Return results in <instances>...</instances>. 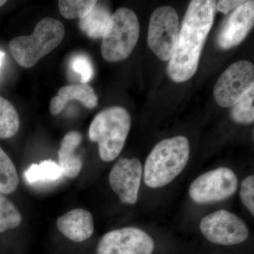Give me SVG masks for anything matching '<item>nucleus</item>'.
<instances>
[{"label":"nucleus","mask_w":254,"mask_h":254,"mask_svg":"<svg viewBox=\"0 0 254 254\" xmlns=\"http://www.w3.org/2000/svg\"><path fill=\"white\" fill-rule=\"evenodd\" d=\"M215 10V1H190L168 66L169 76L176 83L188 81L196 72L202 50L213 26Z\"/></svg>","instance_id":"nucleus-1"},{"label":"nucleus","mask_w":254,"mask_h":254,"mask_svg":"<svg viewBox=\"0 0 254 254\" xmlns=\"http://www.w3.org/2000/svg\"><path fill=\"white\" fill-rule=\"evenodd\" d=\"M18 183L19 180L14 163L0 147V193H13L17 189Z\"/></svg>","instance_id":"nucleus-19"},{"label":"nucleus","mask_w":254,"mask_h":254,"mask_svg":"<svg viewBox=\"0 0 254 254\" xmlns=\"http://www.w3.org/2000/svg\"><path fill=\"white\" fill-rule=\"evenodd\" d=\"M200 230L209 242L223 246L240 245L250 235L245 222L226 210H217L205 216L200 222Z\"/></svg>","instance_id":"nucleus-9"},{"label":"nucleus","mask_w":254,"mask_h":254,"mask_svg":"<svg viewBox=\"0 0 254 254\" xmlns=\"http://www.w3.org/2000/svg\"><path fill=\"white\" fill-rule=\"evenodd\" d=\"M71 100H77L89 109L95 108L98 103L94 89L88 83L68 85L62 87L58 95L50 101V113L53 115H59Z\"/></svg>","instance_id":"nucleus-14"},{"label":"nucleus","mask_w":254,"mask_h":254,"mask_svg":"<svg viewBox=\"0 0 254 254\" xmlns=\"http://www.w3.org/2000/svg\"><path fill=\"white\" fill-rule=\"evenodd\" d=\"M81 141V133L76 131L68 132L62 140L58 151V165L63 175L68 178H75L81 173V156L75 152Z\"/></svg>","instance_id":"nucleus-15"},{"label":"nucleus","mask_w":254,"mask_h":254,"mask_svg":"<svg viewBox=\"0 0 254 254\" xmlns=\"http://www.w3.org/2000/svg\"><path fill=\"white\" fill-rule=\"evenodd\" d=\"M19 127L17 111L9 100L0 95V138H9L15 136Z\"/></svg>","instance_id":"nucleus-18"},{"label":"nucleus","mask_w":254,"mask_h":254,"mask_svg":"<svg viewBox=\"0 0 254 254\" xmlns=\"http://www.w3.org/2000/svg\"><path fill=\"white\" fill-rule=\"evenodd\" d=\"M180 31L179 16L174 8L161 6L153 11L150 18L148 44L158 59L170 60Z\"/></svg>","instance_id":"nucleus-7"},{"label":"nucleus","mask_w":254,"mask_h":254,"mask_svg":"<svg viewBox=\"0 0 254 254\" xmlns=\"http://www.w3.org/2000/svg\"><path fill=\"white\" fill-rule=\"evenodd\" d=\"M111 16L108 8L97 2L91 12L80 19V28L89 38H102Z\"/></svg>","instance_id":"nucleus-16"},{"label":"nucleus","mask_w":254,"mask_h":254,"mask_svg":"<svg viewBox=\"0 0 254 254\" xmlns=\"http://www.w3.org/2000/svg\"><path fill=\"white\" fill-rule=\"evenodd\" d=\"M238 179L231 169L219 168L200 175L190 184L189 193L198 204H209L226 200L235 194Z\"/></svg>","instance_id":"nucleus-6"},{"label":"nucleus","mask_w":254,"mask_h":254,"mask_svg":"<svg viewBox=\"0 0 254 254\" xmlns=\"http://www.w3.org/2000/svg\"><path fill=\"white\" fill-rule=\"evenodd\" d=\"M245 1H240V0H221L216 3V10L220 12L224 13L227 14L230 10L236 9L237 6L243 4Z\"/></svg>","instance_id":"nucleus-25"},{"label":"nucleus","mask_w":254,"mask_h":254,"mask_svg":"<svg viewBox=\"0 0 254 254\" xmlns=\"http://www.w3.org/2000/svg\"><path fill=\"white\" fill-rule=\"evenodd\" d=\"M154 241L148 234L137 227L113 230L102 237L97 254H152Z\"/></svg>","instance_id":"nucleus-10"},{"label":"nucleus","mask_w":254,"mask_h":254,"mask_svg":"<svg viewBox=\"0 0 254 254\" xmlns=\"http://www.w3.org/2000/svg\"><path fill=\"white\" fill-rule=\"evenodd\" d=\"M140 33L136 14L128 8H120L112 14L101 44L103 59L109 63L126 60L134 49Z\"/></svg>","instance_id":"nucleus-5"},{"label":"nucleus","mask_w":254,"mask_h":254,"mask_svg":"<svg viewBox=\"0 0 254 254\" xmlns=\"http://www.w3.org/2000/svg\"><path fill=\"white\" fill-rule=\"evenodd\" d=\"M57 227L64 236L75 242L88 240L95 230L93 215L83 208L73 209L60 217Z\"/></svg>","instance_id":"nucleus-13"},{"label":"nucleus","mask_w":254,"mask_h":254,"mask_svg":"<svg viewBox=\"0 0 254 254\" xmlns=\"http://www.w3.org/2000/svg\"><path fill=\"white\" fill-rule=\"evenodd\" d=\"M254 87L237 103L232 110V118L237 123L250 125L254 120Z\"/></svg>","instance_id":"nucleus-22"},{"label":"nucleus","mask_w":254,"mask_h":254,"mask_svg":"<svg viewBox=\"0 0 254 254\" xmlns=\"http://www.w3.org/2000/svg\"><path fill=\"white\" fill-rule=\"evenodd\" d=\"M142 175L143 166L138 158H120L114 165L110 173L109 183L122 203H136Z\"/></svg>","instance_id":"nucleus-11"},{"label":"nucleus","mask_w":254,"mask_h":254,"mask_svg":"<svg viewBox=\"0 0 254 254\" xmlns=\"http://www.w3.org/2000/svg\"><path fill=\"white\" fill-rule=\"evenodd\" d=\"M64 26L53 18L41 20L30 36H17L9 43L13 58L23 68H31L55 50L64 37Z\"/></svg>","instance_id":"nucleus-4"},{"label":"nucleus","mask_w":254,"mask_h":254,"mask_svg":"<svg viewBox=\"0 0 254 254\" xmlns=\"http://www.w3.org/2000/svg\"><path fill=\"white\" fill-rule=\"evenodd\" d=\"M4 53L2 52H0V66H1V63H2L3 58H4Z\"/></svg>","instance_id":"nucleus-26"},{"label":"nucleus","mask_w":254,"mask_h":254,"mask_svg":"<svg viewBox=\"0 0 254 254\" xmlns=\"http://www.w3.org/2000/svg\"><path fill=\"white\" fill-rule=\"evenodd\" d=\"M97 2L95 0H60L58 6L63 17L82 19L91 12Z\"/></svg>","instance_id":"nucleus-20"},{"label":"nucleus","mask_w":254,"mask_h":254,"mask_svg":"<svg viewBox=\"0 0 254 254\" xmlns=\"http://www.w3.org/2000/svg\"><path fill=\"white\" fill-rule=\"evenodd\" d=\"M73 71L81 76V83H87L93 78V67L91 60L84 55H78L71 61Z\"/></svg>","instance_id":"nucleus-23"},{"label":"nucleus","mask_w":254,"mask_h":254,"mask_svg":"<svg viewBox=\"0 0 254 254\" xmlns=\"http://www.w3.org/2000/svg\"><path fill=\"white\" fill-rule=\"evenodd\" d=\"M131 125V116L123 107H110L95 117L88 136L91 141L98 143L103 161L111 162L118 158L125 146Z\"/></svg>","instance_id":"nucleus-3"},{"label":"nucleus","mask_w":254,"mask_h":254,"mask_svg":"<svg viewBox=\"0 0 254 254\" xmlns=\"http://www.w3.org/2000/svg\"><path fill=\"white\" fill-rule=\"evenodd\" d=\"M240 198L242 203L254 215V176L249 175L242 180L240 187Z\"/></svg>","instance_id":"nucleus-24"},{"label":"nucleus","mask_w":254,"mask_h":254,"mask_svg":"<svg viewBox=\"0 0 254 254\" xmlns=\"http://www.w3.org/2000/svg\"><path fill=\"white\" fill-rule=\"evenodd\" d=\"M21 220V213L14 203L0 193V232L16 228Z\"/></svg>","instance_id":"nucleus-21"},{"label":"nucleus","mask_w":254,"mask_h":254,"mask_svg":"<svg viewBox=\"0 0 254 254\" xmlns=\"http://www.w3.org/2000/svg\"><path fill=\"white\" fill-rule=\"evenodd\" d=\"M190 155L186 137L177 136L159 142L145 161L143 178L146 186L157 189L169 185L186 168Z\"/></svg>","instance_id":"nucleus-2"},{"label":"nucleus","mask_w":254,"mask_h":254,"mask_svg":"<svg viewBox=\"0 0 254 254\" xmlns=\"http://www.w3.org/2000/svg\"><path fill=\"white\" fill-rule=\"evenodd\" d=\"M254 24V1H245L237 6L224 23L218 36V44L224 50L240 45Z\"/></svg>","instance_id":"nucleus-12"},{"label":"nucleus","mask_w":254,"mask_h":254,"mask_svg":"<svg viewBox=\"0 0 254 254\" xmlns=\"http://www.w3.org/2000/svg\"><path fill=\"white\" fill-rule=\"evenodd\" d=\"M63 174L58 163L53 160H45L40 164H32L23 176L29 184L53 182L59 180Z\"/></svg>","instance_id":"nucleus-17"},{"label":"nucleus","mask_w":254,"mask_h":254,"mask_svg":"<svg viewBox=\"0 0 254 254\" xmlns=\"http://www.w3.org/2000/svg\"><path fill=\"white\" fill-rule=\"evenodd\" d=\"M253 87L254 64L241 60L222 73L214 87V98L220 106L230 108L235 106Z\"/></svg>","instance_id":"nucleus-8"},{"label":"nucleus","mask_w":254,"mask_h":254,"mask_svg":"<svg viewBox=\"0 0 254 254\" xmlns=\"http://www.w3.org/2000/svg\"><path fill=\"white\" fill-rule=\"evenodd\" d=\"M6 1H2V0H0V7H1V6H4L5 4H6Z\"/></svg>","instance_id":"nucleus-27"}]
</instances>
